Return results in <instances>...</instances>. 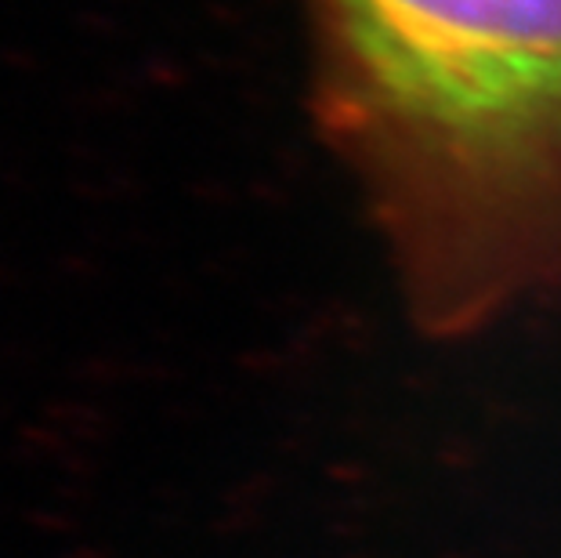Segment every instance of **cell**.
Segmentation results:
<instances>
[{
	"label": "cell",
	"mask_w": 561,
	"mask_h": 558,
	"mask_svg": "<svg viewBox=\"0 0 561 558\" xmlns=\"http://www.w3.org/2000/svg\"><path fill=\"white\" fill-rule=\"evenodd\" d=\"M308 105L432 330L561 283V0H301Z\"/></svg>",
	"instance_id": "6da1fadb"
}]
</instances>
